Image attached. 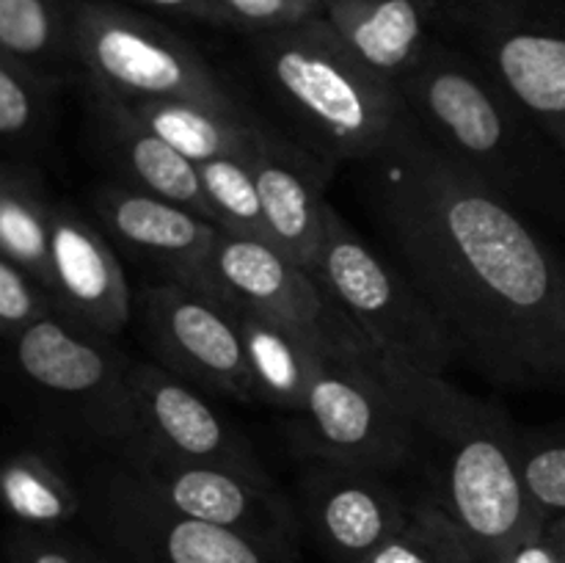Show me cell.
Masks as SVG:
<instances>
[{"label": "cell", "mask_w": 565, "mask_h": 563, "mask_svg": "<svg viewBox=\"0 0 565 563\" xmlns=\"http://www.w3.org/2000/svg\"><path fill=\"white\" fill-rule=\"evenodd\" d=\"M367 196L456 357L513 390L565 386V259L412 114L364 160Z\"/></svg>", "instance_id": "1"}, {"label": "cell", "mask_w": 565, "mask_h": 563, "mask_svg": "<svg viewBox=\"0 0 565 563\" xmlns=\"http://www.w3.org/2000/svg\"><path fill=\"white\" fill-rule=\"evenodd\" d=\"M381 373L406 401L419 442L434 458V500L472 544L478 563L541 533L539 511L519 469V431L497 403L469 395L445 375L375 357Z\"/></svg>", "instance_id": "2"}, {"label": "cell", "mask_w": 565, "mask_h": 563, "mask_svg": "<svg viewBox=\"0 0 565 563\" xmlns=\"http://www.w3.org/2000/svg\"><path fill=\"white\" fill-rule=\"evenodd\" d=\"M397 88L423 130L508 202L565 219V158L472 55L436 33Z\"/></svg>", "instance_id": "3"}, {"label": "cell", "mask_w": 565, "mask_h": 563, "mask_svg": "<svg viewBox=\"0 0 565 563\" xmlns=\"http://www.w3.org/2000/svg\"><path fill=\"white\" fill-rule=\"evenodd\" d=\"M268 88L326 160H367L395 132L406 103L395 83L353 55L326 17L257 33Z\"/></svg>", "instance_id": "4"}, {"label": "cell", "mask_w": 565, "mask_h": 563, "mask_svg": "<svg viewBox=\"0 0 565 563\" xmlns=\"http://www.w3.org/2000/svg\"><path fill=\"white\" fill-rule=\"evenodd\" d=\"M439 28L565 158V0H441Z\"/></svg>", "instance_id": "5"}, {"label": "cell", "mask_w": 565, "mask_h": 563, "mask_svg": "<svg viewBox=\"0 0 565 563\" xmlns=\"http://www.w3.org/2000/svg\"><path fill=\"white\" fill-rule=\"evenodd\" d=\"M81 519L114 563H301L296 546L182 517L116 458L86 475Z\"/></svg>", "instance_id": "6"}, {"label": "cell", "mask_w": 565, "mask_h": 563, "mask_svg": "<svg viewBox=\"0 0 565 563\" xmlns=\"http://www.w3.org/2000/svg\"><path fill=\"white\" fill-rule=\"evenodd\" d=\"M315 270L381 359L445 375L456 346L441 320L406 270L373 252L331 204Z\"/></svg>", "instance_id": "7"}, {"label": "cell", "mask_w": 565, "mask_h": 563, "mask_svg": "<svg viewBox=\"0 0 565 563\" xmlns=\"http://www.w3.org/2000/svg\"><path fill=\"white\" fill-rule=\"evenodd\" d=\"M14 364L44 408L119 456L138 434L130 368L110 337L50 315L11 342Z\"/></svg>", "instance_id": "8"}, {"label": "cell", "mask_w": 565, "mask_h": 563, "mask_svg": "<svg viewBox=\"0 0 565 563\" xmlns=\"http://www.w3.org/2000/svg\"><path fill=\"white\" fill-rule=\"evenodd\" d=\"M72 47L86 81L132 103L199 99L221 108H246L185 39L121 6L72 3Z\"/></svg>", "instance_id": "9"}, {"label": "cell", "mask_w": 565, "mask_h": 563, "mask_svg": "<svg viewBox=\"0 0 565 563\" xmlns=\"http://www.w3.org/2000/svg\"><path fill=\"white\" fill-rule=\"evenodd\" d=\"M199 290L281 320L329 357L375 359V348L337 304L318 270L303 268L265 237L218 232Z\"/></svg>", "instance_id": "10"}, {"label": "cell", "mask_w": 565, "mask_h": 563, "mask_svg": "<svg viewBox=\"0 0 565 563\" xmlns=\"http://www.w3.org/2000/svg\"><path fill=\"white\" fill-rule=\"evenodd\" d=\"M301 417L312 458L348 467L397 469L419 442L406 401L375 359L323 357Z\"/></svg>", "instance_id": "11"}, {"label": "cell", "mask_w": 565, "mask_h": 563, "mask_svg": "<svg viewBox=\"0 0 565 563\" xmlns=\"http://www.w3.org/2000/svg\"><path fill=\"white\" fill-rule=\"evenodd\" d=\"M136 315L160 368L213 395L257 401L230 304L199 287L160 279L138 287Z\"/></svg>", "instance_id": "12"}, {"label": "cell", "mask_w": 565, "mask_h": 563, "mask_svg": "<svg viewBox=\"0 0 565 563\" xmlns=\"http://www.w3.org/2000/svg\"><path fill=\"white\" fill-rule=\"evenodd\" d=\"M114 458L149 495L182 517L296 546L301 517L276 484L246 478L232 469L180 461L138 442Z\"/></svg>", "instance_id": "13"}, {"label": "cell", "mask_w": 565, "mask_h": 563, "mask_svg": "<svg viewBox=\"0 0 565 563\" xmlns=\"http://www.w3.org/2000/svg\"><path fill=\"white\" fill-rule=\"evenodd\" d=\"M130 392L138 434L127 445H147L171 458L232 469L274 484L248 436L204 397L199 386L154 362H132Z\"/></svg>", "instance_id": "14"}, {"label": "cell", "mask_w": 565, "mask_h": 563, "mask_svg": "<svg viewBox=\"0 0 565 563\" xmlns=\"http://www.w3.org/2000/svg\"><path fill=\"white\" fill-rule=\"evenodd\" d=\"M301 517L331 563H364L406 524L412 502L379 469L312 458L298 484Z\"/></svg>", "instance_id": "15"}, {"label": "cell", "mask_w": 565, "mask_h": 563, "mask_svg": "<svg viewBox=\"0 0 565 563\" xmlns=\"http://www.w3.org/2000/svg\"><path fill=\"white\" fill-rule=\"evenodd\" d=\"M50 293L58 315L105 337L119 334L136 312V293L110 237L66 199L55 204Z\"/></svg>", "instance_id": "16"}, {"label": "cell", "mask_w": 565, "mask_h": 563, "mask_svg": "<svg viewBox=\"0 0 565 563\" xmlns=\"http://www.w3.org/2000/svg\"><path fill=\"white\" fill-rule=\"evenodd\" d=\"M92 208L116 248L152 265L163 279L202 287L204 265L221 232L213 221L125 182H103Z\"/></svg>", "instance_id": "17"}, {"label": "cell", "mask_w": 565, "mask_h": 563, "mask_svg": "<svg viewBox=\"0 0 565 563\" xmlns=\"http://www.w3.org/2000/svg\"><path fill=\"white\" fill-rule=\"evenodd\" d=\"M248 163L263 202L265 241L292 263L315 270L329 213L323 199L329 160L274 132Z\"/></svg>", "instance_id": "18"}, {"label": "cell", "mask_w": 565, "mask_h": 563, "mask_svg": "<svg viewBox=\"0 0 565 563\" xmlns=\"http://www.w3.org/2000/svg\"><path fill=\"white\" fill-rule=\"evenodd\" d=\"M83 83H86V105L97 147L119 171L121 182L182 204L210 221L202 182H199V166L166 144L136 114L130 99L86 77Z\"/></svg>", "instance_id": "19"}, {"label": "cell", "mask_w": 565, "mask_h": 563, "mask_svg": "<svg viewBox=\"0 0 565 563\" xmlns=\"http://www.w3.org/2000/svg\"><path fill=\"white\" fill-rule=\"evenodd\" d=\"M441 0H323V17L364 66L401 83L436 36Z\"/></svg>", "instance_id": "20"}, {"label": "cell", "mask_w": 565, "mask_h": 563, "mask_svg": "<svg viewBox=\"0 0 565 563\" xmlns=\"http://www.w3.org/2000/svg\"><path fill=\"white\" fill-rule=\"evenodd\" d=\"M130 105L166 144L196 166L218 158L252 160L274 136L246 108H221L199 99H130Z\"/></svg>", "instance_id": "21"}, {"label": "cell", "mask_w": 565, "mask_h": 563, "mask_svg": "<svg viewBox=\"0 0 565 563\" xmlns=\"http://www.w3.org/2000/svg\"><path fill=\"white\" fill-rule=\"evenodd\" d=\"M232 309H235L243 346H246L254 397L270 403V406L301 414L315 373L329 353L320 351L309 337L290 329L281 320L246 307Z\"/></svg>", "instance_id": "22"}, {"label": "cell", "mask_w": 565, "mask_h": 563, "mask_svg": "<svg viewBox=\"0 0 565 563\" xmlns=\"http://www.w3.org/2000/svg\"><path fill=\"white\" fill-rule=\"evenodd\" d=\"M55 204L47 180L31 160L0 163V254L31 270L50 290V241Z\"/></svg>", "instance_id": "23"}, {"label": "cell", "mask_w": 565, "mask_h": 563, "mask_svg": "<svg viewBox=\"0 0 565 563\" xmlns=\"http://www.w3.org/2000/svg\"><path fill=\"white\" fill-rule=\"evenodd\" d=\"M0 495L17 528L64 530L83 513V491L47 453L20 447L0 472Z\"/></svg>", "instance_id": "24"}, {"label": "cell", "mask_w": 565, "mask_h": 563, "mask_svg": "<svg viewBox=\"0 0 565 563\" xmlns=\"http://www.w3.org/2000/svg\"><path fill=\"white\" fill-rule=\"evenodd\" d=\"M61 83L58 72L0 53V138L6 158L36 163L53 132Z\"/></svg>", "instance_id": "25"}, {"label": "cell", "mask_w": 565, "mask_h": 563, "mask_svg": "<svg viewBox=\"0 0 565 563\" xmlns=\"http://www.w3.org/2000/svg\"><path fill=\"white\" fill-rule=\"evenodd\" d=\"M0 53L50 72L61 61H75L72 3L0 0Z\"/></svg>", "instance_id": "26"}, {"label": "cell", "mask_w": 565, "mask_h": 563, "mask_svg": "<svg viewBox=\"0 0 565 563\" xmlns=\"http://www.w3.org/2000/svg\"><path fill=\"white\" fill-rule=\"evenodd\" d=\"M364 563H478L472 544L430 495L412 502L406 524Z\"/></svg>", "instance_id": "27"}, {"label": "cell", "mask_w": 565, "mask_h": 563, "mask_svg": "<svg viewBox=\"0 0 565 563\" xmlns=\"http://www.w3.org/2000/svg\"><path fill=\"white\" fill-rule=\"evenodd\" d=\"M210 221L221 232L241 237H265L263 202L246 158H218L199 166Z\"/></svg>", "instance_id": "28"}, {"label": "cell", "mask_w": 565, "mask_h": 563, "mask_svg": "<svg viewBox=\"0 0 565 563\" xmlns=\"http://www.w3.org/2000/svg\"><path fill=\"white\" fill-rule=\"evenodd\" d=\"M519 469L546 519L565 513V431H519Z\"/></svg>", "instance_id": "29"}, {"label": "cell", "mask_w": 565, "mask_h": 563, "mask_svg": "<svg viewBox=\"0 0 565 563\" xmlns=\"http://www.w3.org/2000/svg\"><path fill=\"white\" fill-rule=\"evenodd\" d=\"M53 293L39 276L0 254V331L9 342L25 334L39 320L55 315Z\"/></svg>", "instance_id": "30"}, {"label": "cell", "mask_w": 565, "mask_h": 563, "mask_svg": "<svg viewBox=\"0 0 565 563\" xmlns=\"http://www.w3.org/2000/svg\"><path fill=\"white\" fill-rule=\"evenodd\" d=\"M11 563H114L103 550L72 539L66 530L17 528L9 539Z\"/></svg>", "instance_id": "31"}, {"label": "cell", "mask_w": 565, "mask_h": 563, "mask_svg": "<svg viewBox=\"0 0 565 563\" xmlns=\"http://www.w3.org/2000/svg\"><path fill=\"white\" fill-rule=\"evenodd\" d=\"M226 25L274 33L323 17V0H218Z\"/></svg>", "instance_id": "32"}, {"label": "cell", "mask_w": 565, "mask_h": 563, "mask_svg": "<svg viewBox=\"0 0 565 563\" xmlns=\"http://www.w3.org/2000/svg\"><path fill=\"white\" fill-rule=\"evenodd\" d=\"M138 3L154 6L160 11H171V14L191 17V20L213 22V25H226L224 9L218 0H138Z\"/></svg>", "instance_id": "33"}, {"label": "cell", "mask_w": 565, "mask_h": 563, "mask_svg": "<svg viewBox=\"0 0 565 563\" xmlns=\"http://www.w3.org/2000/svg\"><path fill=\"white\" fill-rule=\"evenodd\" d=\"M497 563H563L557 557L555 546L546 539V528L541 533H533L530 539H524L522 544L513 546L508 555H502Z\"/></svg>", "instance_id": "34"}, {"label": "cell", "mask_w": 565, "mask_h": 563, "mask_svg": "<svg viewBox=\"0 0 565 563\" xmlns=\"http://www.w3.org/2000/svg\"><path fill=\"white\" fill-rule=\"evenodd\" d=\"M546 539L555 546L557 557L565 563V513L563 517H552L550 522H546Z\"/></svg>", "instance_id": "35"}]
</instances>
